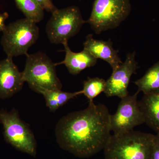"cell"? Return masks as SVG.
Listing matches in <instances>:
<instances>
[{
    "instance_id": "obj_1",
    "label": "cell",
    "mask_w": 159,
    "mask_h": 159,
    "mask_svg": "<svg viewBox=\"0 0 159 159\" xmlns=\"http://www.w3.org/2000/svg\"><path fill=\"white\" fill-rule=\"evenodd\" d=\"M111 115L104 104L89 101L87 108L60 119L55 129L57 143L78 157L93 156L103 150L111 135Z\"/></svg>"
},
{
    "instance_id": "obj_2",
    "label": "cell",
    "mask_w": 159,
    "mask_h": 159,
    "mask_svg": "<svg viewBox=\"0 0 159 159\" xmlns=\"http://www.w3.org/2000/svg\"><path fill=\"white\" fill-rule=\"evenodd\" d=\"M156 135L132 130L111 135L104 148L105 159H151Z\"/></svg>"
},
{
    "instance_id": "obj_3",
    "label": "cell",
    "mask_w": 159,
    "mask_h": 159,
    "mask_svg": "<svg viewBox=\"0 0 159 159\" xmlns=\"http://www.w3.org/2000/svg\"><path fill=\"white\" fill-rule=\"evenodd\" d=\"M25 65L22 72L24 81L36 92L40 89L61 90L62 85L57 77L55 63L45 53L27 54Z\"/></svg>"
},
{
    "instance_id": "obj_4",
    "label": "cell",
    "mask_w": 159,
    "mask_h": 159,
    "mask_svg": "<svg viewBox=\"0 0 159 159\" xmlns=\"http://www.w3.org/2000/svg\"><path fill=\"white\" fill-rule=\"evenodd\" d=\"M2 32L1 45L7 56L12 57L28 54L39 35L36 24L26 18L10 23Z\"/></svg>"
},
{
    "instance_id": "obj_5",
    "label": "cell",
    "mask_w": 159,
    "mask_h": 159,
    "mask_svg": "<svg viewBox=\"0 0 159 159\" xmlns=\"http://www.w3.org/2000/svg\"><path fill=\"white\" fill-rule=\"evenodd\" d=\"M131 10L130 0H95L86 23L97 34L117 28Z\"/></svg>"
},
{
    "instance_id": "obj_6",
    "label": "cell",
    "mask_w": 159,
    "mask_h": 159,
    "mask_svg": "<svg viewBox=\"0 0 159 159\" xmlns=\"http://www.w3.org/2000/svg\"><path fill=\"white\" fill-rule=\"evenodd\" d=\"M85 23L86 20L83 18L77 6L57 9L52 12L47 23L46 33L50 42L63 44L76 35Z\"/></svg>"
},
{
    "instance_id": "obj_7",
    "label": "cell",
    "mask_w": 159,
    "mask_h": 159,
    "mask_svg": "<svg viewBox=\"0 0 159 159\" xmlns=\"http://www.w3.org/2000/svg\"><path fill=\"white\" fill-rule=\"evenodd\" d=\"M0 123L3 125L6 142L17 150L35 156L36 142L34 134L29 125L20 119L17 110H0Z\"/></svg>"
},
{
    "instance_id": "obj_8",
    "label": "cell",
    "mask_w": 159,
    "mask_h": 159,
    "mask_svg": "<svg viewBox=\"0 0 159 159\" xmlns=\"http://www.w3.org/2000/svg\"><path fill=\"white\" fill-rule=\"evenodd\" d=\"M139 92L132 96L121 98L116 112L111 115V131L114 134L125 133L144 123L141 110L137 100Z\"/></svg>"
},
{
    "instance_id": "obj_9",
    "label": "cell",
    "mask_w": 159,
    "mask_h": 159,
    "mask_svg": "<svg viewBox=\"0 0 159 159\" xmlns=\"http://www.w3.org/2000/svg\"><path fill=\"white\" fill-rule=\"evenodd\" d=\"M135 60V52L129 53L122 63L106 81L104 93L107 97L121 98L128 95V87L131 76L139 68Z\"/></svg>"
},
{
    "instance_id": "obj_10",
    "label": "cell",
    "mask_w": 159,
    "mask_h": 159,
    "mask_svg": "<svg viewBox=\"0 0 159 159\" xmlns=\"http://www.w3.org/2000/svg\"><path fill=\"white\" fill-rule=\"evenodd\" d=\"M8 57L0 61V99L10 98L21 90L25 82L22 72Z\"/></svg>"
},
{
    "instance_id": "obj_11",
    "label": "cell",
    "mask_w": 159,
    "mask_h": 159,
    "mask_svg": "<svg viewBox=\"0 0 159 159\" xmlns=\"http://www.w3.org/2000/svg\"><path fill=\"white\" fill-rule=\"evenodd\" d=\"M112 45L110 39L107 41L96 39L93 34H89L84 43V49L97 59L99 58L108 63L114 71L122 62L118 55L119 51L115 50Z\"/></svg>"
},
{
    "instance_id": "obj_12",
    "label": "cell",
    "mask_w": 159,
    "mask_h": 159,
    "mask_svg": "<svg viewBox=\"0 0 159 159\" xmlns=\"http://www.w3.org/2000/svg\"><path fill=\"white\" fill-rule=\"evenodd\" d=\"M63 45L66 53L65 57L62 61L55 64L56 66L64 65L72 75H77L85 69L94 66L97 63V59L85 49L76 53L71 51L68 42Z\"/></svg>"
},
{
    "instance_id": "obj_13",
    "label": "cell",
    "mask_w": 159,
    "mask_h": 159,
    "mask_svg": "<svg viewBox=\"0 0 159 159\" xmlns=\"http://www.w3.org/2000/svg\"><path fill=\"white\" fill-rule=\"evenodd\" d=\"M139 104L144 123L159 135V89L144 94Z\"/></svg>"
},
{
    "instance_id": "obj_14",
    "label": "cell",
    "mask_w": 159,
    "mask_h": 159,
    "mask_svg": "<svg viewBox=\"0 0 159 159\" xmlns=\"http://www.w3.org/2000/svg\"><path fill=\"white\" fill-rule=\"evenodd\" d=\"M36 93L41 94L45 99L46 106L51 111L55 112L70 99L82 94V91L74 93L63 92L61 90H49L40 89Z\"/></svg>"
},
{
    "instance_id": "obj_15",
    "label": "cell",
    "mask_w": 159,
    "mask_h": 159,
    "mask_svg": "<svg viewBox=\"0 0 159 159\" xmlns=\"http://www.w3.org/2000/svg\"><path fill=\"white\" fill-rule=\"evenodd\" d=\"M134 83L138 86V92L144 94L159 89V61L150 68L145 75Z\"/></svg>"
},
{
    "instance_id": "obj_16",
    "label": "cell",
    "mask_w": 159,
    "mask_h": 159,
    "mask_svg": "<svg viewBox=\"0 0 159 159\" xmlns=\"http://www.w3.org/2000/svg\"><path fill=\"white\" fill-rule=\"evenodd\" d=\"M16 6L26 18L35 24L43 20L44 9L36 0H14Z\"/></svg>"
},
{
    "instance_id": "obj_17",
    "label": "cell",
    "mask_w": 159,
    "mask_h": 159,
    "mask_svg": "<svg viewBox=\"0 0 159 159\" xmlns=\"http://www.w3.org/2000/svg\"><path fill=\"white\" fill-rule=\"evenodd\" d=\"M106 81L99 77L90 78L84 82L83 94L89 99V101H93L97 97L105 90Z\"/></svg>"
},
{
    "instance_id": "obj_18",
    "label": "cell",
    "mask_w": 159,
    "mask_h": 159,
    "mask_svg": "<svg viewBox=\"0 0 159 159\" xmlns=\"http://www.w3.org/2000/svg\"><path fill=\"white\" fill-rule=\"evenodd\" d=\"M43 9L51 13L57 9L54 6L52 0H36Z\"/></svg>"
},
{
    "instance_id": "obj_19",
    "label": "cell",
    "mask_w": 159,
    "mask_h": 159,
    "mask_svg": "<svg viewBox=\"0 0 159 159\" xmlns=\"http://www.w3.org/2000/svg\"><path fill=\"white\" fill-rule=\"evenodd\" d=\"M151 159H159V137L157 134Z\"/></svg>"
},
{
    "instance_id": "obj_20",
    "label": "cell",
    "mask_w": 159,
    "mask_h": 159,
    "mask_svg": "<svg viewBox=\"0 0 159 159\" xmlns=\"http://www.w3.org/2000/svg\"><path fill=\"white\" fill-rule=\"evenodd\" d=\"M9 17L8 12H4L0 14V31H2L6 27V20Z\"/></svg>"
},
{
    "instance_id": "obj_21",
    "label": "cell",
    "mask_w": 159,
    "mask_h": 159,
    "mask_svg": "<svg viewBox=\"0 0 159 159\" xmlns=\"http://www.w3.org/2000/svg\"><path fill=\"white\" fill-rule=\"evenodd\" d=\"M158 135V136L159 137V135Z\"/></svg>"
}]
</instances>
